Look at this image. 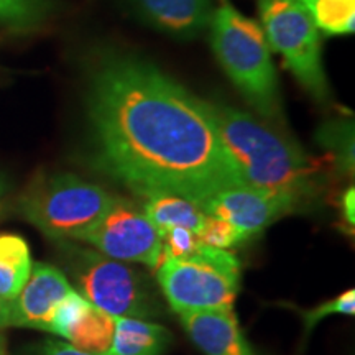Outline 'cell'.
Returning <instances> with one entry per match:
<instances>
[{"mask_svg":"<svg viewBox=\"0 0 355 355\" xmlns=\"http://www.w3.org/2000/svg\"><path fill=\"white\" fill-rule=\"evenodd\" d=\"M198 237L202 245L217 248V250H230L248 239L242 230H239L230 222L207 214L198 230Z\"/></svg>","mask_w":355,"mask_h":355,"instance_id":"20","label":"cell"},{"mask_svg":"<svg viewBox=\"0 0 355 355\" xmlns=\"http://www.w3.org/2000/svg\"><path fill=\"white\" fill-rule=\"evenodd\" d=\"M318 30L327 37L352 35L355 30V0H300Z\"/></svg>","mask_w":355,"mask_h":355,"instance_id":"17","label":"cell"},{"mask_svg":"<svg viewBox=\"0 0 355 355\" xmlns=\"http://www.w3.org/2000/svg\"><path fill=\"white\" fill-rule=\"evenodd\" d=\"M354 202H355V191H354V186H350V188L344 191L343 199H340V207H343L344 219L350 225V227H354V224H355Z\"/></svg>","mask_w":355,"mask_h":355,"instance_id":"25","label":"cell"},{"mask_svg":"<svg viewBox=\"0 0 355 355\" xmlns=\"http://www.w3.org/2000/svg\"><path fill=\"white\" fill-rule=\"evenodd\" d=\"M171 343L166 327L139 318H115L107 355H163Z\"/></svg>","mask_w":355,"mask_h":355,"instance_id":"13","label":"cell"},{"mask_svg":"<svg viewBox=\"0 0 355 355\" xmlns=\"http://www.w3.org/2000/svg\"><path fill=\"white\" fill-rule=\"evenodd\" d=\"M51 7V0H0V24L13 32H32L46 20Z\"/></svg>","mask_w":355,"mask_h":355,"instance_id":"19","label":"cell"},{"mask_svg":"<svg viewBox=\"0 0 355 355\" xmlns=\"http://www.w3.org/2000/svg\"><path fill=\"white\" fill-rule=\"evenodd\" d=\"M204 102L243 186L285 196L296 206L321 191L322 163L309 157L300 145L250 114L225 104Z\"/></svg>","mask_w":355,"mask_h":355,"instance_id":"2","label":"cell"},{"mask_svg":"<svg viewBox=\"0 0 355 355\" xmlns=\"http://www.w3.org/2000/svg\"><path fill=\"white\" fill-rule=\"evenodd\" d=\"M260 25L270 50L285 60L306 91L319 102L329 99L331 91L322 64L319 30L300 0H257Z\"/></svg>","mask_w":355,"mask_h":355,"instance_id":"6","label":"cell"},{"mask_svg":"<svg viewBox=\"0 0 355 355\" xmlns=\"http://www.w3.org/2000/svg\"><path fill=\"white\" fill-rule=\"evenodd\" d=\"M157 279L176 314L232 311L241 288V263L229 250L202 245L188 259L163 255Z\"/></svg>","mask_w":355,"mask_h":355,"instance_id":"5","label":"cell"},{"mask_svg":"<svg viewBox=\"0 0 355 355\" xmlns=\"http://www.w3.org/2000/svg\"><path fill=\"white\" fill-rule=\"evenodd\" d=\"M178 316L191 340L206 355H255L234 311H201Z\"/></svg>","mask_w":355,"mask_h":355,"instance_id":"12","label":"cell"},{"mask_svg":"<svg viewBox=\"0 0 355 355\" xmlns=\"http://www.w3.org/2000/svg\"><path fill=\"white\" fill-rule=\"evenodd\" d=\"M87 304L89 301L84 298L83 295H79L76 290L69 293V295L61 301L60 306H58L55 314H53L50 331L48 332H53V334L63 337L66 334V331L71 327V324L76 321L79 314L87 308Z\"/></svg>","mask_w":355,"mask_h":355,"instance_id":"23","label":"cell"},{"mask_svg":"<svg viewBox=\"0 0 355 355\" xmlns=\"http://www.w3.org/2000/svg\"><path fill=\"white\" fill-rule=\"evenodd\" d=\"M96 162L137 196L178 194L199 206L243 186L206 102L139 56L96 64L87 94Z\"/></svg>","mask_w":355,"mask_h":355,"instance_id":"1","label":"cell"},{"mask_svg":"<svg viewBox=\"0 0 355 355\" xmlns=\"http://www.w3.org/2000/svg\"><path fill=\"white\" fill-rule=\"evenodd\" d=\"M10 327V301L0 298V331Z\"/></svg>","mask_w":355,"mask_h":355,"instance_id":"26","label":"cell"},{"mask_svg":"<svg viewBox=\"0 0 355 355\" xmlns=\"http://www.w3.org/2000/svg\"><path fill=\"white\" fill-rule=\"evenodd\" d=\"M74 288L56 266L35 263L17 298L10 301V327L50 331L53 314Z\"/></svg>","mask_w":355,"mask_h":355,"instance_id":"10","label":"cell"},{"mask_svg":"<svg viewBox=\"0 0 355 355\" xmlns=\"http://www.w3.org/2000/svg\"><path fill=\"white\" fill-rule=\"evenodd\" d=\"M115 332V318L91 303L71 324L63 339L81 352L91 355H107Z\"/></svg>","mask_w":355,"mask_h":355,"instance_id":"14","label":"cell"},{"mask_svg":"<svg viewBox=\"0 0 355 355\" xmlns=\"http://www.w3.org/2000/svg\"><path fill=\"white\" fill-rule=\"evenodd\" d=\"M316 139L336 158L337 166L345 175L354 171V122L352 119H337L326 122L318 130Z\"/></svg>","mask_w":355,"mask_h":355,"instance_id":"18","label":"cell"},{"mask_svg":"<svg viewBox=\"0 0 355 355\" xmlns=\"http://www.w3.org/2000/svg\"><path fill=\"white\" fill-rule=\"evenodd\" d=\"M355 313V291L349 290L343 293L337 298L326 301V303L316 306L314 309L304 311L303 321L304 329L311 331L318 322H321L324 318L331 316V314H347V316H354Z\"/></svg>","mask_w":355,"mask_h":355,"instance_id":"22","label":"cell"},{"mask_svg":"<svg viewBox=\"0 0 355 355\" xmlns=\"http://www.w3.org/2000/svg\"><path fill=\"white\" fill-rule=\"evenodd\" d=\"M145 216L159 232L171 227H186L198 232L206 219L201 206L178 194H153L145 198Z\"/></svg>","mask_w":355,"mask_h":355,"instance_id":"15","label":"cell"},{"mask_svg":"<svg viewBox=\"0 0 355 355\" xmlns=\"http://www.w3.org/2000/svg\"><path fill=\"white\" fill-rule=\"evenodd\" d=\"M114 196L73 173L35 180L21 194V216L55 241H79L112 204Z\"/></svg>","mask_w":355,"mask_h":355,"instance_id":"4","label":"cell"},{"mask_svg":"<svg viewBox=\"0 0 355 355\" xmlns=\"http://www.w3.org/2000/svg\"><path fill=\"white\" fill-rule=\"evenodd\" d=\"M79 242L89 243L109 259L144 263L155 270L165 255L162 237L144 209L121 198H114L105 214Z\"/></svg>","mask_w":355,"mask_h":355,"instance_id":"8","label":"cell"},{"mask_svg":"<svg viewBox=\"0 0 355 355\" xmlns=\"http://www.w3.org/2000/svg\"><path fill=\"white\" fill-rule=\"evenodd\" d=\"M146 24L173 38L193 40L211 26L212 0H130Z\"/></svg>","mask_w":355,"mask_h":355,"instance_id":"11","label":"cell"},{"mask_svg":"<svg viewBox=\"0 0 355 355\" xmlns=\"http://www.w3.org/2000/svg\"><path fill=\"white\" fill-rule=\"evenodd\" d=\"M30 247L17 234H0V298L13 301L32 273Z\"/></svg>","mask_w":355,"mask_h":355,"instance_id":"16","label":"cell"},{"mask_svg":"<svg viewBox=\"0 0 355 355\" xmlns=\"http://www.w3.org/2000/svg\"><path fill=\"white\" fill-rule=\"evenodd\" d=\"M0 196H2V183H0Z\"/></svg>","mask_w":355,"mask_h":355,"instance_id":"28","label":"cell"},{"mask_svg":"<svg viewBox=\"0 0 355 355\" xmlns=\"http://www.w3.org/2000/svg\"><path fill=\"white\" fill-rule=\"evenodd\" d=\"M79 295L114 318L146 319L153 314L148 288L140 273L97 250H79L73 260Z\"/></svg>","mask_w":355,"mask_h":355,"instance_id":"7","label":"cell"},{"mask_svg":"<svg viewBox=\"0 0 355 355\" xmlns=\"http://www.w3.org/2000/svg\"><path fill=\"white\" fill-rule=\"evenodd\" d=\"M201 209L230 222L247 237H254L278 217L298 209L291 199L248 186H232L207 199Z\"/></svg>","mask_w":355,"mask_h":355,"instance_id":"9","label":"cell"},{"mask_svg":"<svg viewBox=\"0 0 355 355\" xmlns=\"http://www.w3.org/2000/svg\"><path fill=\"white\" fill-rule=\"evenodd\" d=\"M0 355H7V344L6 337L0 334Z\"/></svg>","mask_w":355,"mask_h":355,"instance_id":"27","label":"cell"},{"mask_svg":"<svg viewBox=\"0 0 355 355\" xmlns=\"http://www.w3.org/2000/svg\"><path fill=\"white\" fill-rule=\"evenodd\" d=\"M42 355H91L86 352H81L76 347L68 343H61V340H46L43 344Z\"/></svg>","mask_w":355,"mask_h":355,"instance_id":"24","label":"cell"},{"mask_svg":"<svg viewBox=\"0 0 355 355\" xmlns=\"http://www.w3.org/2000/svg\"><path fill=\"white\" fill-rule=\"evenodd\" d=\"M209 28L212 50L234 86L261 117L282 122V92L261 25L220 0Z\"/></svg>","mask_w":355,"mask_h":355,"instance_id":"3","label":"cell"},{"mask_svg":"<svg viewBox=\"0 0 355 355\" xmlns=\"http://www.w3.org/2000/svg\"><path fill=\"white\" fill-rule=\"evenodd\" d=\"M159 237H162L165 255L175 257V259H188L198 254L199 248L202 247L198 232L186 227L166 229L159 232Z\"/></svg>","mask_w":355,"mask_h":355,"instance_id":"21","label":"cell"}]
</instances>
